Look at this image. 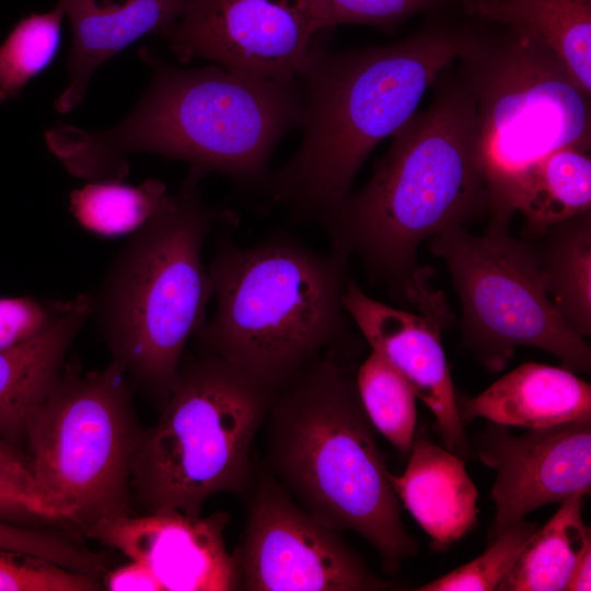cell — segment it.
<instances>
[{
	"instance_id": "obj_4",
	"label": "cell",
	"mask_w": 591,
	"mask_h": 591,
	"mask_svg": "<svg viewBox=\"0 0 591 591\" xmlns=\"http://www.w3.org/2000/svg\"><path fill=\"white\" fill-rule=\"evenodd\" d=\"M265 468L324 525L361 535L394 575L417 553L355 376L337 357L314 361L275 396Z\"/></svg>"
},
{
	"instance_id": "obj_27",
	"label": "cell",
	"mask_w": 591,
	"mask_h": 591,
	"mask_svg": "<svg viewBox=\"0 0 591 591\" xmlns=\"http://www.w3.org/2000/svg\"><path fill=\"white\" fill-rule=\"evenodd\" d=\"M537 526L524 519L495 534V541L472 561L437 578L418 591H493L512 568L523 544Z\"/></svg>"
},
{
	"instance_id": "obj_22",
	"label": "cell",
	"mask_w": 591,
	"mask_h": 591,
	"mask_svg": "<svg viewBox=\"0 0 591 591\" xmlns=\"http://www.w3.org/2000/svg\"><path fill=\"white\" fill-rule=\"evenodd\" d=\"M536 247L545 291L582 337L591 334V211L547 228Z\"/></svg>"
},
{
	"instance_id": "obj_11",
	"label": "cell",
	"mask_w": 591,
	"mask_h": 591,
	"mask_svg": "<svg viewBox=\"0 0 591 591\" xmlns=\"http://www.w3.org/2000/svg\"><path fill=\"white\" fill-rule=\"evenodd\" d=\"M243 540L233 554L248 591H364L384 589L340 532L301 508L255 462Z\"/></svg>"
},
{
	"instance_id": "obj_1",
	"label": "cell",
	"mask_w": 591,
	"mask_h": 591,
	"mask_svg": "<svg viewBox=\"0 0 591 591\" xmlns=\"http://www.w3.org/2000/svg\"><path fill=\"white\" fill-rule=\"evenodd\" d=\"M430 105L393 135L370 181L318 223L333 251L359 257L396 300L448 322L443 296L418 262L427 239L487 209L475 101L461 78L439 76Z\"/></svg>"
},
{
	"instance_id": "obj_17",
	"label": "cell",
	"mask_w": 591,
	"mask_h": 591,
	"mask_svg": "<svg viewBox=\"0 0 591 591\" xmlns=\"http://www.w3.org/2000/svg\"><path fill=\"white\" fill-rule=\"evenodd\" d=\"M462 422L477 417L529 429L591 416V386L567 368L526 362L475 397L456 393Z\"/></svg>"
},
{
	"instance_id": "obj_18",
	"label": "cell",
	"mask_w": 591,
	"mask_h": 591,
	"mask_svg": "<svg viewBox=\"0 0 591 591\" xmlns=\"http://www.w3.org/2000/svg\"><path fill=\"white\" fill-rule=\"evenodd\" d=\"M402 475L389 473L393 490L431 538L444 551L475 524L477 490L462 457L425 436L414 438Z\"/></svg>"
},
{
	"instance_id": "obj_16",
	"label": "cell",
	"mask_w": 591,
	"mask_h": 591,
	"mask_svg": "<svg viewBox=\"0 0 591 591\" xmlns=\"http://www.w3.org/2000/svg\"><path fill=\"white\" fill-rule=\"evenodd\" d=\"M189 0H57L68 18L72 43L68 85L55 102L66 114L84 100L95 70L150 33L161 34L184 12Z\"/></svg>"
},
{
	"instance_id": "obj_20",
	"label": "cell",
	"mask_w": 591,
	"mask_h": 591,
	"mask_svg": "<svg viewBox=\"0 0 591 591\" xmlns=\"http://www.w3.org/2000/svg\"><path fill=\"white\" fill-rule=\"evenodd\" d=\"M468 11L542 44L591 94V0H471Z\"/></svg>"
},
{
	"instance_id": "obj_3",
	"label": "cell",
	"mask_w": 591,
	"mask_h": 591,
	"mask_svg": "<svg viewBox=\"0 0 591 591\" xmlns=\"http://www.w3.org/2000/svg\"><path fill=\"white\" fill-rule=\"evenodd\" d=\"M463 32L427 27L383 46L329 50L316 38L297 80L300 147L264 190L317 222L350 195L370 152L417 112L425 92L459 57Z\"/></svg>"
},
{
	"instance_id": "obj_12",
	"label": "cell",
	"mask_w": 591,
	"mask_h": 591,
	"mask_svg": "<svg viewBox=\"0 0 591 591\" xmlns=\"http://www.w3.org/2000/svg\"><path fill=\"white\" fill-rule=\"evenodd\" d=\"M320 34L312 0H189L161 33L182 63L279 81L297 80Z\"/></svg>"
},
{
	"instance_id": "obj_26",
	"label": "cell",
	"mask_w": 591,
	"mask_h": 591,
	"mask_svg": "<svg viewBox=\"0 0 591 591\" xmlns=\"http://www.w3.org/2000/svg\"><path fill=\"white\" fill-rule=\"evenodd\" d=\"M63 18L56 4L48 12L22 18L10 30L0 45V106L51 65L60 48Z\"/></svg>"
},
{
	"instance_id": "obj_31",
	"label": "cell",
	"mask_w": 591,
	"mask_h": 591,
	"mask_svg": "<svg viewBox=\"0 0 591 591\" xmlns=\"http://www.w3.org/2000/svg\"><path fill=\"white\" fill-rule=\"evenodd\" d=\"M62 521L39 489L28 462L0 461V520Z\"/></svg>"
},
{
	"instance_id": "obj_23",
	"label": "cell",
	"mask_w": 591,
	"mask_h": 591,
	"mask_svg": "<svg viewBox=\"0 0 591 591\" xmlns=\"http://www.w3.org/2000/svg\"><path fill=\"white\" fill-rule=\"evenodd\" d=\"M515 211L526 220L530 236L558 222L591 211L590 152L565 147L536 161L524 174Z\"/></svg>"
},
{
	"instance_id": "obj_13",
	"label": "cell",
	"mask_w": 591,
	"mask_h": 591,
	"mask_svg": "<svg viewBox=\"0 0 591 591\" xmlns=\"http://www.w3.org/2000/svg\"><path fill=\"white\" fill-rule=\"evenodd\" d=\"M477 454L496 471L497 534L542 506L590 494L591 416L518 437L494 424L480 437Z\"/></svg>"
},
{
	"instance_id": "obj_34",
	"label": "cell",
	"mask_w": 591,
	"mask_h": 591,
	"mask_svg": "<svg viewBox=\"0 0 591 591\" xmlns=\"http://www.w3.org/2000/svg\"><path fill=\"white\" fill-rule=\"evenodd\" d=\"M591 547L580 559L566 591H589L591 589Z\"/></svg>"
},
{
	"instance_id": "obj_29",
	"label": "cell",
	"mask_w": 591,
	"mask_h": 591,
	"mask_svg": "<svg viewBox=\"0 0 591 591\" xmlns=\"http://www.w3.org/2000/svg\"><path fill=\"white\" fill-rule=\"evenodd\" d=\"M0 553L45 559L73 571L93 575L102 565L101 554L56 534L21 528L0 520Z\"/></svg>"
},
{
	"instance_id": "obj_21",
	"label": "cell",
	"mask_w": 591,
	"mask_h": 591,
	"mask_svg": "<svg viewBox=\"0 0 591 591\" xmlns=\"http://www.w3.org/2000/svg\"><path fill=\"white\" fill-rule=\"evenodd\" d=\"M586 496H575L523 544L499 591H566L588 548L590 529L583 523Z\"/></svg>"
},
{
	"instance_id": "obj_32",
	"label": "cell",
	"mask_w": 591,
	"mask_h": 591,
	"mask_svg": "<svg viewBox=\"0 0 591 591\" xmlns=\"http://www.w3.org/2000/svg\"><path fill=\"white\" fill-rule=\"evenodd\" d=\"M69 301L42 302L30 297L0 298V350L38 335L66 310Z\"/></svg>"
},
{
	"instance_id": "obj_30",
	"label": "cell",
	"mask_w": 591,
	"mask_h": 591,
	"mask_svg": "<svg viewBox=\"0 0 591 591\" xmlns=\"http://www.w3.org/2000/svg\"><path fill=\"white\" fill-rule=\"evenodd\" d=\"M437 0H312L317 26L326 31L341 24L390 28Z\"/></svg>"
},
{
	"instance_id": "obj_2",
	"label": "cell",
	"mask_w": 591,
	"mask_h": 591,
	"mask_svg": "<svg viewBox=\"0 0 591 591\" xmlns=\"http://www.w3.org/2000/svg\"><path fill=\"white\" fill-rule=\"evenodd\" d=\"M152 69L146 93L117 126L46 130L49 151L73 176L123 181L128 158L146 152L190 164L193 182L210 172L264 189L280 139L301 121L298 80L262 79L219 65L183 69L140 51Z\"/></svg>"
},
{
	"instance_id": "obj_8",
	"label": "cell",
	"mask_w": 591,
	"mask_h": 591,
	"mask_svg": "<svg viewBox=\"0 0 591 591\" xmlns=\"http://www.w3.org/2000/svg\"><path fill=\"white\" fill-rule=\"evenodd\" d=\"M460 78L475 101L488 228L509 230L525 172L554 150H591V94L538 42L463 32Z\"/></svg>"
},
{
	"instance_id": "obj_19",
	"label": "cell",
	"mask_w": 591,
	"mask_h": 591,
	"mask_svg": "<svg viewBox=\"0 0 591 591\" xmlns=\"http://www.w3.org/2000/svg\"><path fill=\"white\" fill-rule=\"evenodd\" d=\"M93 296L70 299L35 337L0 350V439L25 437L27 425L58 381L74 338L93 313Z\"/></svg>"
},
{
	"instance_id": "obj_10",
	"label": "cell",
	"mask_w": 591,
	"mask_h": 591,
	"mask_svg": "<svg viewBox=\"0 0 591 591\" xmlns=\"http://www.w3.org/2000/svg\"><path fill=\"white\" fill-rule=\"evenodd\" d=\"M429 246L444 260L459 294L464 343L489 371L502 370L521 346L545 350L573 372L590 371V347L552 304L534 244L508 230L474 235L453 227L432 236Z\"/></svg>"
},
{
	"instance_id": "obj_33",
	"label": "cell",
	"mask_w": 591,
	"mask_h": 591,
	"mask_svg": "<svg viewBox=\"0 0 591 591\" xmlns=\"http://www.w3.org/2000/svg\"><path fill=\"white\" fill-rule=\"evenodd\" d=\"M105 584L112 591H161L150 570L142 564L130 560L107 572Z\"/></svg>"
},
{
	"instance_id": "obj_28",
	"label": "cell",
	"mask_w": 591,
	"mask_h": 591,
	"mask_svg": "<svg viewBox=\"0 0 591 591\" xmlns=\"http://www.w3.org/2000/svg\"><path fill=\"white\" fill-rule=\"evenodd\" d=\"M96 577L73 571L51 561L0 553V591L100 590Z\"/></svg>"
},
{
	"instance_id": "obj_15",
	"label": "cell",
	"mask_w": 591,
	"mask_h": 591,
	"mask_svg": "<svg viewBox=\"0 0 591 591\" xmlns=\"http://www.w3.org/2000/svg\"><path fill=\"white\" fill-rule=\"evenodd\" d=\"M343 305L371 350L386 360L431 410L447 449L461 457L470 455L456 391L441 344L445 323L382 303L350 279L346 282Z\"/></svg>"
},
{
	"instance_id": "obj_14",
	"label": "cell",
	"mask_w": 591,
	"mask_h": 591,
	"mask_svg": "<svg viewBox=\"0 0 591 591\" xmlns=\"http://www.w3.org/2000/svg\"><path fill=\"white\" fill-rule=\"evenodd\" d=\"M228 513L192 517L178 511L102 519L85 533L146 566L162 591H228L241 587L225 546Z\"/></svg>"
},
{
	"instance_id": "obj_5",
	"label": "cell",
	"mask_w": 591,
	"mask_h": 591,
	"mask_svg": "<svg viewBox=\"0 0 591 591\" xmlns=\"http://www.w3.org/2000/svg\"><path fill=\"white\" fill-rule=\"evenodd\" d=\"M348 257L287 235L251 247L220 244L208 265L217 308L193 337L278 393L351 341L343 296Z\"/></svg>"
},
{
	"instance_id": "obj_25",
	"label": "cell",
	"mask_w": 591,
	"mask_h": 591,
	"mask_svg": "<svg viewBox=\"0 0 591 591\" xmlns=\"http://www.w3.org/2000/svg\"><path fill=\"white\" fill-rule=\"evenodd\" d=\"M355 380L373 428L401 454L408 455L416 425V395L409 384L372 350L358 368Z\"/></svg>"
},
{
	"instance_id": "obj_6",
	"label": "cell",
	"mask_w": 591,
	"mask_h": 591,
	"mask_svg": "<svg viewBox=\"0 0 591 591\" xmlns=\"http://www.w3.org/2000/svg\"><path fill=\"white\" fill-rule=\"evenodd\" d=\"M185 179L112 262L93 313L114 360L163 405L185 347L207 321L213 285L202 260L217 212Z\"/></svg>"
},
{
	"instance_id": "obj_24",
	"label": "cell",
	"mask_w": 591,
	"mask_h": 591,
	"mask_svg": "<svg viewBox=\"0 0 591 591\" xmlns=\"http://www.w3.org/2000/svg\"><path fill=\"white\" fill-rule=\"evenodd\" d=\"M164 182L149 178L139 185L123 181H94L70 194V211L91 233L114 237L130 234L147 223L167 195Z\"/></svg>"
},
{
	"instance_id": "obj_7",
	"label": "cell",
	"mask_w": 591,
	"mask_h": 591,
	"mask_svg": "<svg viewBox=\"0 0 591 591\" xmlns=\"http://www.w3.org/2000/svg\"><path fill=\"white\" fill-rule=\"evenodd\" d=\"M276 394L216 355L199 351L181 362L134 461L131 496L143 513L198 517L216 494L248 495L252 447Z\"/></svg>"
},
{
	"instance_id": "obj_35",
	"label": "cell",
	"mask_w": 591,
	"mask_h": 591,
	"mask_svg": "<svg viewBox=\"0 0 591 591\" xmlns=\"http://www.w3.org/2000/svg\"><path fill=\"white\" fill-rule=\"evenodd\" d=\"M21 455H19L4 440L0 439V461L2 462H19L22 461Z\"/></svg>"
},
{
	"instance_id": "obj_9",
	"label": "cell",
	"mask_w": 591,
	"mask_h": 591,
	"mask_svg": "<svg viewBox=\"0 0 591 591\" xmlns=\"http://www.w3.org/2000/svg\"><path fill=\"white\" fill-rule=\"evenodd\" d=\"M143 433L119 362L83 374L70 367L27 425V462L61 520L85 529L132 514V466Z\"/></svg>"
}]
</instances>
